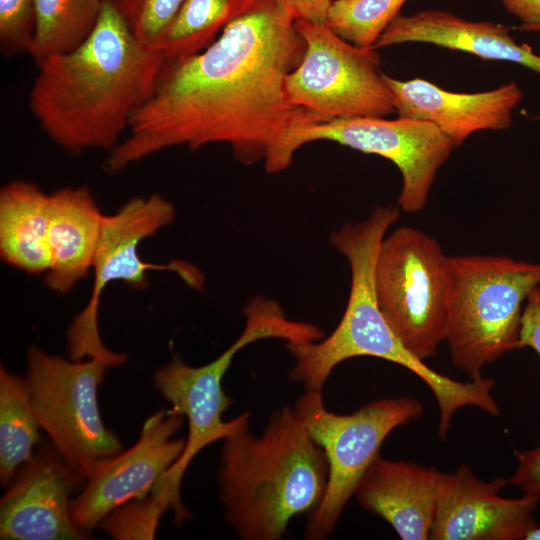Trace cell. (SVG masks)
<instances>
[{"instance_id": "1", "label": "cell", "mask_w": 540, "mask_h": 540, "mask_svg": "<svg viewBox=\"0 0 540 540\" xmlns=\"http://www.w3.org/2000/svg\"><path fill=\"white\" fill-rule=\"evenodd\" d=\"M306 44L286 0H244L203 51L165 62L151 97L133 113L128 135L104 161L116 173L167 148L196 151L224 143L243 165L287 169L303 130L324 122L288 97L286 77Z\"/></svg>"}, {"instance_id": "2", "label": "cell", "mask_w": 540, "mask_h": 540, "mask_svg": "<svg viewBox=\"0 0 540 540\" xmlns=\"http://www.w3.org/2000/svg\"><path fill=\"white\" fill-rule=\"evenodd\" d=\"M163 64L162 55L140 43L104 0L90 36L38 67L29 107L44 133L67 153L110 151L153 94Z\"/></svg>"}, {"instance_id": "3", "label": "cell", "mask_w": 540, "mask_h": 540, "mask_svg": "<svg viewBox=\"0 0 540 540\" xmlns=\"http://www.w3.org/2000/svg\"><path fill=\"white\" fill-rule=\"evenodd\" d=\"M400 217L398 206H376L363 221L346 222L330 234V242L348 261L350 292L344 314L327 337L303 343H286L295 359L289 378L305 390H322L341 362L370 356L398 364L417 375L434 394L439 407L438 435L444 439L455 413L475 406L495 416L499 406L489 378L456 381L430 368L409 352L385 320L376 297L375 264L383 238Z\"/></svg>"}, {"instance_id": "4", "label": "cell", "mask_w": 540, "mask_h": 540, "mask_svg": "<svg viewBox=\"0 0 540 540\" xmlns=\"http://www.w3.org/2000/svg\"><path fill=\"white\" fill-rule=\"evenodd\" d=\"M327 481L326 455L294 408L274 411L260 436L246 428L223 439L218 498L241 539H281L318 507Z\"/></svg>"}, {"instance_id": "5", "label": "cell", "mask_w": 540, "mask_h": 540, "mask_svg": "<svg viewBox=\"0 0 540 540\" xmlns=\"http://www.w3.org/2000/svg\"><path fill=\"white\" fill-rule=\"evenodd\" d=\"M446 342L452 363L471 380L485 365L522 349V304L540 285V262L497 255L450 256Z\"/></svg>"}, {"instance_id": "6", "label": "cell", "mask_w": 540, "mask_h": 540, "mask_svg": "<svg viewBox=\"0 0 540 540\" xmlns=\"http://www.w3.org/2000/svg\"><path fill=\"white\" fill-rule=\"evenodd\" d=\"M244 315L242 333L213 361L202 366H191L174 355L154 373L156 390L171 404L170 409L174 413L188 420L184 452L166 474L170 487L179 495L184 473L202 449L249 428L248 412L230 421L222 419L223 413L232 404L231 397L223 389L222 380L234 356L247 345L266 338L302 343L324 336L317 325L288 318L278 302L264 296L257 295L248 300Z\"/></svg>"}, {"instance_id": "7", "label": "cell", "mask_w": 540, "mask_h": 540, "mask_svg": "<svg viewBox=\"0 0 540 540\" xmlns=\"http://www.w3.org/2000/svg\"><path fill=\"white\" fill-rule=\"evenodd\" d=\"M126 359L114 352L67 360L37 346L28 349L25 378L41 430L85 479L100 462L123 450L102 419L97 392L106 369Z\"/></svg>"}, {"instance_id": "8", "label": "cell", "mask_w": 540, "mask_h": 540, "mask_svg": "<svg viewBox=\"0 0 540 540\" xmlns=\"http://www.w3.org/2000/svg\"><path fill=\"white\" fill-rule=\"evenodd\" d=\"M375 291L388 325L414 356H433L446 340L451 261L425 232L402 226L383 238L375 264Z\"/></svg>"}, {"instance_id": "9", "label": "cell", "mask_w": 540, "mask_h": 540, "mask_svg": "<svg viewBox=\"0 0 540 540\" xmlns=\"http://www.w3.org/2000/svg\"><path fill=\"white\" fill-rule=\"evenodd\" d=\"M294 409L328 462L324 497L306 526L308 539H323L333 532L386 437L419 419L424 408L419 400L403 396L372 401L352 414L340 415L325 407L321 390H306Z\"/></svg>"}, {"instance_id": "10", "label": "cell", "mask_w": 540, "mask_h": 540, "mask_svg": "<svg viewBox=\"0 0 540 540\" xmlns=\"http://www.w3.org/2000/svg\"><path fill=\"white\" fill-rule=\"evenodd\" d=\"M296 27L306 48L285 81L295 105L326 121L395 113L377 49L358 47L326 25L296 20Z\"/></svg>"}, {"instance_id": "11", "label": "cell", "mask_w": 540, "mask_h": 540, "mask_svg": "<svg viewBox=\"0 0 540 540\" xmlns=\"http://www.w3.org/2000/svg\"><path fill=\"white\" fill-rule=\"evenodd\" d=\"M174 218V206L159 194L131 198L114 214L103 216L92 266L94 283L90 299L68 330L71 359L111 353L103 344L98 329L99 303L109 283L123 281L132 288L144 289L148 285L149 270L188 271L145 262L138 251L141 241L169 225Z\"/></svg>"}, {"instance_id": "12", "label": "cell", "mask_w": 540, "mask_h": 540, "mask_svg": "<svg viewBox=\"0 0 540 540\" xmlns=\"http://www.w3.org/2000/svg\"><path fill=\"white\" fill-rule=\"evenodd\" d=\"M320 140L390 160L402 176L397 206L406 213H416L425 207L439 168L455 148L432 123L403 117L324 121L299 133L295 146L298 151L305 144Z\"/></svg>"}, {"instance_id": "13", "label": "cell", "mask_w": 540, "mask_h": 540, "mask_svg": "<svg viewBox=\"0 0 540 540\" xmlns=\"http://www.w3.org/2000/svg\"><path fill=\"white\" fill-rule=\"evenodd\" d=\"M184 417L159 409L143 423L137 441L100 462L73 500L71 513L88 536L110 512L151 493L182 456L186 439L175 438Z\"/></svg>"}, {"instance_id": "14", "label": "cell", "mask_w": 540, "mask_h": 540, "mask_svg": "<svg viewBox=\"0 0 540 540\" xmlns=\"http://www.w3.org/2000/svg\"><path fill=\"white\" fill-rule=\"evenodd\" d=\"M85 481L51 443H40L0 500V539H88L71 513L72 496Z\"/></svg>"}, {"instance_id": "15", "label": "cell", "mask_w": 540, "mask_h": 540, "mask_svg": "<svg viewBox=\"0 0 540 540\" xmlns=\"http://www.w3.org/2000/svg\"><path fill=\"white\" fill-rule=\"evenodd\" d=\"M508 483L502 477L483 481L466 464L446 473L429 539H525L537 526L533 513L539 502L526 494L521 498L500 496Z\"/></svg>"}, {"instance_id": "16", "label": "cell", "mask_w": 540, "mask_h": 540, "mask_svg": "<svg viewBox=\"0 0 540 540\" xmlns=\"http://www.w3.org/2000/svg\"><path fill=\"white\" fill-rule=\"evenodd\" d=\"M384 79L398 117L432 123L455 147L475 132L509 128L523 96L513 81L489 91L459 93L420 78L402 81L384 73Z\"/></svg>"}, {"instance_id": "17", "label": "cell", "mask_w": 540, "mask_h": 540, "mask_svg": "<svg viewBox=\"0 0 540 540\" xmlns=\"http://www.w3.org/2000/svg\"><path fill=\"white\" fill-rule=\"evenodd\" d=\"M445 475L433 467L379 455L361 477L355 496L365 510L387 521L401 539L426 540Z\"/></svg>"}, {"instance_id": "18", "label": "cell", "mask_w": 540, "mask_h": 540, "mask_svg": "<svg viewBox=\"0 0 540 540\" xmlns=\"http://www.w3.org/2000/svg\"><path fill=\"white\" fill-rule=\"evenodd\" d=\"M403 43H426L466 52L483 60L508 61L540 73V55L517 43L506 25L470 21L442 10L398 14L381 34L375 49Z\"/></svg>"}, {"instance_id": "19", "label": "cell", "mask_w": 540, "mask_h": 540, "mask_svg": "<svg viewBox=\"0 0 540 540\" xmlns=\"http://www.w3.org/2000/svg\"><path fill=\"white\" fill-rule=\"evenodd\" d=\"M95 199L85 186L66 187L50 194L46 286L69 292L92 269L102 220Z\"/></svg>"}, {"instance_id": "20", "label": "cell", "mask_w": 540, "mask_h": 540, "mask_svg": "<svg viewBox=\"0 0 540 540\" xmlns=\"http://www.w3.org/2000/svg\"><path fill=\"white\" fill-rule=\"evenodd\" d=\"M49 199L26 181H11L0 191L1 258L29 274L49 269Z\"/></svg>"}, {"instance_id": "21", "label": "cell", "mask_w": 540, "mask_h": 540, "mask_svg": "<svg viewBox=\"0 0 540 540\" xmlns=\"http://www.w3.org/2000/svg\"><path fill=\"white\" fill-rule=\"evenodd\" d=\"M41 427L25 377L0 368V482L6 489L41 443Z\"/></svg>"}, {"instance_id": "22", "label": "cell", "mask_w": 540, "mask_h": 540, "mask_svg": "<svg viewBox=\"0 0 540 540\" xmlns=\"http://www.w3.org/2000/svg\"><path fill=\"white\" fill-rule=\"evenodd\" d=\"M104 0H34L36 29L29 55L39 67L47 58L70 52L94 30Z\"/></svg>"}, {"instance_id": "23", "label": "cell", "mask_w": 540, "mask_h": 540, "mask_svg": "<svg viewBox=\"0 0 540 540\" xmlns=\"http://www.w3.org/2000/svg\"><path fill=\"white\" fill-rule=\"evenodd\" d=\"M244 0H184L163 35L158 52L165 62L186 60L207 48L236 16Z\"/></svg>"}, {"instance_id": "24", "label": "cell", "mask_w": 540, "mask_h": 540, "mask_svg": "<svg viewBox=\"0 0 540 540\" xmlns=\"http://www.w3.org/2000/svg\"><path fill=\"white\" fill-rule=\"evenodd\" d=\"M406 1L335 0L329 8L325 25L358 47L374 48Z\"/></svg>"}, {"instance_id": "25", "label": "cell", "mask_w": 540, "mask_h": 540, "mask_svg": "<svg viewBox=\"0 0 540 540\" xmlns=\"http://www.w3.org/2000/svg\"><path fill=\"white\" fill-rule=\"evenodd\" d=\"M167 509H172L170 499L162 491L153 490L110 512L98 528L114 539H154L160 518Z\"/></svg>"}, {"instance_id": "26", "label": "cell", "mask_w": 540, "mask_h": 540, "mask_svg": "<svg viewBox=\"0 0 540 540\" xmlns=\"http://www.w3.org/2000/svg\"><path fill=\"white\" fill-rule=\"evenodd\" d=\"M132 35L157 50L184 0H110ZM158 51V50H157Z\"/></svg>"}, {"instance_id": "27", "label": "cell", "mask_w": 540, "mask_h": 540, "mask_svg": "<svg viewBox=\"0 0 540 540\" xmlns=\"http://www.w3.org/2000/svg\"><path fill=\"white\" fill-rule=\"evenodd\" d=\"M35 29L34 0H0V49L3 55H29Z\"/></svg>"}, {"instance_id": "28", "label": "cell", "mask_w": 540, "mask_h": 540, "mask_svg": "<svg viewBox=\"0 0 540 540\" xmlns=\"http://www.w3.org/2000/svg\"><path fill=\"white\" fill-rule=\"evenodd\" d=\"M517 467L508 480L524 494L540 502V445L525 451H515Z\"/></svg>"}, {"instance_id": "29", "label": "cell", "mask_w": 540, "mask_h": 540, "mask_svg": "<svg viewBox=\"0 0 540 540\" xmlns=\"http://www.w3.org/2000/svg\"><path fill=\"white\" fill-rule=\"evenodd\" d=\"M522 311L520 341L522 347H531L540 357V288H535Z\"/></svg>"}, {"instance_id": "30", "label": "cell", "mask_w": 540, "mask_h": 540, "mask_svg": "<svg viewBox=\"0 0 540 540\" xmlns=\"http://www.w3.org/2000/svg\"><path fill=\"white\" fill-rule=\"evenodd\" d=\"M296 20H305L314 24H326V18L335 0H286Z\"/></svg>"}, {"instance_id": "31", "label": "cell", "mask_w": 540, "mask_h": 540, "mask_svg": "<svg viewBox=\"0 0 540 540\" xmlns=\"http://www.w3.org/2000/svg\"><path fill=\"white\" fill-rule=\"evenodd\" d=\"M505 9L515 17L520 26L540 24V0H501Z\"/></svg>"}, {"instance_id": "32", "label": "cell", "mask_w": 540, "mask_h": 540, "mask_svg": "<svg viewBox=\"0 0 540 540\" xmlns=\"http://www.w3.org/2000/svg\"><path fill=\"white\" fill-rule=\"evenodd\" d=\"M516 29L521 32H533L540 33V24L531 25V26H517Z\"/></svg>"}, {"instance_id": "33", "label": "cell", "mask_w": 540, "mask_h": 540, "mask_svg": "<svg viewBox=\"0 0 540 540\" xmlns=\"http://www.w3.org/2000/svg\"><path fill=\"white\" fill-rule=\"evenodd\" d=\"M525 540H540V527L536 526L526 536Z\"/></svg>"}, {"instance_id": "34", "label": "cell", "mask_w": 540, "mask_h": 540, "mask_svg": "<svg viewBox=\"0 0 540 540\" xmlns=\"http://www.w3.org/2000/svg\"><path fill=\"white\" fill-rule=\"evenodd\" d=\"M538 119L540 120V117Z\"/></svg>"}]
</instances>
